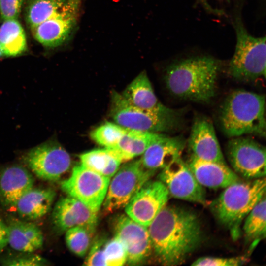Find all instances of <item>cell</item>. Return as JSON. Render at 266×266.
<instances>
[{
  "label": "cell",
  "instance_id": "6da1fadb",
  "mask_svg": "<svg viewBox=\"0 0 266 266\" xmlns=\"http://www.w3.org/2000/svg\"><path fill=\"white\" fill-rule=\"evenodd\" d=\"M147 228L153 251L165 265L183 262L202 239L197 215L179 206L166 205Z\"/></svg>",
  "mask_w": 266,
  "mask_h": 266
},
{
  "label": "cell",
  "instance_id": "7a4b0ae2",
  "mask_svg": "<svg viewBox=\"0 0 266 266\" xmlns=\"http://www.w3.org/2000/svg\"><path fill=\"white\" fill-rule=\"evenodd\" d=\"M220 65L209 57L189 58L170 66L165 82L168 91L179 98L207 102L214 96Z\"/></svg>",
  "mask_w": 266,
  "mask_h": 266
},
{
  "label": "cell",
  "instance_id": "3957f363",
  "mask_svg": "<svg viewBox=\"0 0 266 266\" xmlns=\"http://www.w3.org/2000/svg\"><path fill=\"white\" fill-rule=\"evenodd\" d=\"M265 97L243 90L229 95L221 109L220 122L224 133L233 138L246 134L266 135Z\"/></svg>",
  "mask_w": 266,
  "mask_h": 266
},
{
  "label": "cell",
  "instance_id": "277c9868",
  "mask_svg": "<svg viewBox=\"0 0 266 266\" xmlns=\"http://www.w3.org/2000/svg\"><path fill=\"white\" fill-rule=\"evenodd\" d=\"M265 177L238 181L224 188L212 202L211 210L218 221L230 232L233 238L240 234L242 221L265 195Z\"/></svg>",
  "mask_w": 266,
  "mask_h": 266
},
{
  "label": "cell",
  "instance_id": "5b68a950",
  "mask_svg": "<svg viewBox=\"0 0 266 266\" xmlns=\"http://www.w3.org/2000/svg\"><path fill=\"white\" fill-rule=\"evenodd\" d=\"M110 116L115 123L128 129L155 133L175 130L181 125L180 112L163 104L152 109L135 107L121 94L113 91Z\"/></svg>",
  "mask_w": 266,
  "mask_h": 266
},
{
  "label": "cell",
  "instance_id": "8992f818",
  "mask_svg": "<svg viewBox=\"0 0 266 266\" xmlns=\"http://www.w3.org/2000/svg\"><path fill=\"white\" fill-rule=\"evenodd\" d=\"M237 42L229 65V73L233 78L251 81L266 76V37H254L242 23L235 24Z\"/></svg>",
  "mask_w": 266,
  "mask_h": 266
},
{
  "label": "cell",
  "instance_id": "52a82bcc",
  "mask_svg": "<svg viewBox=\"0 0 266 266\" xmlns=\"http://www.w3.org/2000/svg\"><path fill=\"white\" fill-rule=\"evenodd\" d=\"M110 180L103 202L104 211L112 213L125 208L155 171L146 168L140 159L127 162Z\"/></svg>",
  "mask_w": 266,
  "mask_h": 266
},
{
  "label": "cell",
  "instance_id": "ba28073f",
  "mask_svg": "<svg viewBox=\"0 0 266 266\" xmlns=\"http://www.w3.org/2000/svg\"><path fill=\"white\" fill-rule=\"evenodd\" d=\"M110 178L87 168L82 164L74 166L61 187L68 196L79 200L98 213L104 200Z\"/></svg>",
  "mask_w": 266,
  "mask_h": 266
},
{
  "label": "cell",
  "instance_id": "9c48e42d",
  "mask_svg": "<svg viewBox=\"0 0 266 266\" xmlns=\"http://www.w3.org/2000/svg\"><path fill=\"white\" fill-rule=\"evenodd\" d=\"M23 160L39 178L57 181L70 168L71 160L65 149L56 141H49L28 152Z\"/></svg>",
  "mask_w": 266,
  "mask_h": 266
},
{
  "label": "cell",
  "instance_id": "30bf717a",
  "mask_svg": "<svg viewBox=\"0 0 266 266\" xmlns=\"http://www.w3.org/2000/svg\"><path fill=\"white\" fill-rule=\"evenodd\" d=\"M228 160L238 175L250 179L264 178L266 175V149L248 137H233L227 146Z\"/></svg>",
  "mask_w": 266,
  "mask_h": 266
},
{
  "label": "cell",
  "instance_id": "8fae6325",
  "mask_svg": "<svg viewBox=\"0 0 266 266\" xmlns=\"http://www.w3.org/2000/svg\"><path fill=\"white\" fill-rule=\"evenodd\" d=\"M159 179L172 197L202 204L205 203V192L203 186L197 181L181 157L161 169Z\"/></svg>",
  "mask_w": 266,
  "mask_h": 266
},
{
  "label": "cell",
  "instance_id": "7c38bea8",
  "mask_svg": "<svg viewBox=\"0 0 266 266\" xmlns=\"http://www.w3.org/2000/svg\"><path fill=\"white\" fill-rule=\"evenodd\" d=\"M169 194L160 180L145 183L125 208L127 216L137 223L148 227L166 205Z\"/></svg>",
  "mask_w": 266,
  "mask_h": 266
},
{
  "label": "cell",
  "instance_id": "4fadbf2b",
  "mask_svg": "<svg viewBox=\"0 0 266 266\" xmlns=\"http://www.w3.org/2000/svg\"><path fill=\"white\" fill-rule=\"evenodd\" d=\"M114 232L126 248V262L129 265L142 262L151 254L153 249L147 227L122 215L116 219Z\"/></svg>",
  "mask_w": 266,
  "mask_h": 266
},
{
  "label": "cell",
  "instance_id": "5bb4252c",
  "mask_svg": "<svg viewBox=\"0 0 266 266\" xmlns=\"http://www.w3.org/2000/svg\"><path fill=\"white\" fill-rule=\"evenodd\" d=\"M98 213L79 200L67 196L55 204L52 213V223L59 232H66L73 227L82 226L95 229Z\"/></svg>",
  "mask_w": 266,
  "mask_h": 266
},
{
  "label": "cell",
  "instance_id": "9a60e30c",
  "mask_svg": "<svg viewBox=\"0 0 266 266\" xmlns=\"http://www.w3.org/2000/svg\"><path fill=\"white\" fill-rule=\"evenodd\" d=\"M187 164L202 186L224 189L240 180L238 175L226 163L204 160L192 155Z\"/></svg>",
  "mask_w": 266,
  "mask_h": 266
},
{
  "label": "cell",
  "instance_id": "2e32d148",
  "mask_svg": "<svg viewBox=\"0 0 266 266\" xmlns=\"http://www.w3.org/2000/svg\"><path fill=\"white\" fill-rule=\"evenodd\" d=\"M188 145L200 159L226 163L212 123L205 118L196 120L192 127Z\"/></svg>",
  "mask_w": 266,
  "mask_h": 266
},
{
  "label": "cell",
  "instance_id": "e0dca14e",
  "mask_svg": "<svg viewBox=\"0 0 266 266\" xmlns=\"http://www.w3.org/2000/svg\"><path fill=\"white\" fill-rule=\"evenodd\" d=\"M185 144L182 136L164 134L147 148L140 159L146 168L155 171L161 170L181 157Z\"/></svg>",
  "mask_w": 266,
  "mask_h": 266
},
{
  "label": "cell",
  "instance_id": "ac0fdd59",
  "mask_svg": "<svg viewBox=\"0 0 266 266\" xmlns=\"http://www.w3.org/2000/svg\"><path fill=\"white\" fill-rule=\"evenodd\" d=\"M34 180L24 167L13 165L0 172V202L5 207H15L26 193L33 187Z\"/></svg>",
  "mask_w": 266,
  "mask_h": 266
},
{
  "label": "cell",
  "instance_id": "d6986e66",
  "mask_svg": "<svg viewBox=\"0 0 266 266\" xmlns=\"http://www.w3.org/2000/svg\"><path fill=\"white\" fill-rule=\"evenodd\" d=\"M76 13L61 15L31 28L34 38L42 45L55 47L64 43L75 25Z\"/></svg>",
  "mask_w": 266,
  "mask_h": 266
},
{
  "label": "cell",
  "instance_id": "ffe728a7",
  "mask_svg": "<svg viewBox=\"0 0 266 266\" xmlns=\"http://www.w3.org/2000/svg\"><path fill=\"white\" fill-rule=\"evenodd\" d=\"M8 244L19 252H33L43 245L44 238L39 228L24 220L13 218L7 224Z\"/></svg>",
  "mask_w": 266,
  "mask_h": 266
},
{
  "label": "cell",
  "instance_id": "44dd1931",
  "mask_svg": "<svg viewBox=\"0 0 266 266\" xmlns=\"http://www.w3.org/2000/svg\"><path fill=\"white\" fill-rule=\"evenodd\" d=\"M56 196L51 188H33L22 196L15 208L23 220L33 221L42 218L51 210Z\"/></svg>",
  "mask_w": 266,
  "mask_h": 266
},
{
  "label": "cell",
  "instance_id": "7402d4cb",
  "mask_svg": "<svg viewBox=\"0 0 266 266\" xmlns=\"http://www.w3.org/2000/svg\"><path fill=\"white\" fill-rule=\"evenodd\" d=\"M78 0H29L26 19L30 28L54 17L76 13Z\"/></svg>",
  "mask_w": 266,
  "mask_h": 266
},
{
  "label": "cell",
  "instance_id": "603a6c76",
  "mask_svg": "<svg viewBox=\"0 0 266 266\" xmlns=\"http://www.w3.org/2000/svg\"><path fill=\"white\" fill-rule=\"evenodd\" d=\"M164 134L127 129L119 142L106 148L111 151L121 161L125 163L141 155L147 148Z\"/></svg>",
  "mask_w": 266,
  "mask_h": 266
},
{
  "label": "cell",
  "instance_id": "cb8c5ba5",
  "mask_svg": "<svg viewBox=\"0 0 266 266\" xmlns=\"http://www.w3.org/2000/svg\"><path fill=\"white\" fill-rule=\"evenodd\" d=\"M121 94L128 103L139 108L152 109L162 104L145 71L139 73Z\"/></svg>",
  "mask_w": 266,
  "mask_h": 266
},
{
  "label": "cell",
  "instance_id": "d4e9b609",
  "mask_svg": "<svg viewBox=\"0 0 266 266\" xmlns=\"http://www.w3.org/2000/svg\"><path fill=\"white\" fill-rule=\"evenodd\" d=\"M27 47L24 30L17 19L3 21L0 27V49L3 55L16 56Z\"/></svg>",
  "mask_w": 266,
  "mask_h": 266
},
{
  "label": "cell",
  "instance_id": "484cf974",
  "mask_svg": "<svg viewBox=\"0 0 266 266\" xmlns=\"http://www.w3.org/2000/svg\"><path fill=\"white\" fill-rule=\"evenodd\" d=\"M80 164L102 176L111 178L122 163L110 150L103 148L94 149L81 154Z\"/></svg>",
  "mask_w": 266,
  "mask_h": 266
},
{
  "label": "cell",
  "instance_id": "4316f807",
  "mask_svg": "<svg viewBox=\"0 0 266 266\" xmlns=\"http://www.w3.org/2000/svg\"><path fill=\"white\" fill-rule=\"evenodd\" d=\"M245 238L254 245L266 237V197L259 200L245 218L243 226Z\"/></svg>",
  "mask_w": 266,
  "mask_h": 266
},
{
  "label": "cell",
  "instance_id": "83f0119b",
  "mask_svg": "<svg viewBox=\"0 0 266 266\" xmlns=\"http://www.w3.org/2000/svg\"><path fill=\"white\" fill-rule=\"evenodd\" d=\"M95 229L78 226L66 232V242L69 249L79 257L84 256L92 245Z\"/></svg>",
  "mask_w": 266,
  "mask_h": 266
},
{
  "label": "cell",
  "instance_id": "f1b7e54d",
  "mask_svg": "<svg viewBox=\"0 0 266 266\" xmlns=\"http://www.w3.org/2000/svg\"><path fill=\"white\" fill-rule=\"evenodd\" d=\"M126 131V128L115 122H107L93 130L90 136L98 145L109 148L119 142Z\"/></svg>",
  "mask_w": 266,
  "mask_h": 266
},
{
  "label": "cell",
  "instance_id": "f546056e",
  "mask_svg": "<svg viewBox=\"0 0 266 266\" xmlns=\"http://www.w3.org/2000/svg\"><path fill=\"white\" fill-rule=\"evenodd\" d=\"M103 253L105 266H120L127 262L126 248L123 243L115 236L105 241Z\"/></svg>",
  "mask_w": 266,
  "mask_h": 266
},
{
  "label": "cell",
  "instance_id": "4dcf8cb0",
  "mask_svg": "<svg viewBox=\"0 0 266 266\" xmlns=\"http://www.w3.org/2000/svg\"><path fill=\"white\" fill-rule=\"evenodd\" d=\"M20 254L12 255L1 261L3 266H46L49 262L33 252H20Z\"/></svg>",
  "mask_w": 266,
  "mask_h": 266
},
{
  "label": "cell",
  "instance_id": "1f68e13d",
  "mask_svg": "<svg viewBox=\"0 0 266 266\" xmlns=\"http://www.w3.org/2000/svg\"><path fill=\"white\" fill-rule=\"evenodd\" d=\"M248 259L246 256L231 258L206 256L198 258L194 261L191 265L195 266H239L247 263Z\"/></svg>",
  "mask_w": 266,
  "mask_h": 266
},
{
  "label": "cell",
  "instance_id": "d6a6232c",
  "mask_svg": "<svg viewBox=\"0 0 266 266\" xmlns=\"http://www.w3.org/2000/svg\"><path fill=\"white\" fill-rule=\"evenodd\" d=\"M105 241L102 238L98 239L92 244L90 251L84 262V265L105 266L103 253Z\"/></svg>",
  "mask_w": 266,
  "mask_h": 266
},
{
  "label": "cell",
  "instance_id": "836d02e7",
  "mask_svg": "<svg viewBox=\"0 0 266 266\" xmlns=\"http://www.w3.org/2000/svg\"><path fill=\"white\" fill-rule=\"evenodd\" d=\"M24 0H0V15L3 21L17 19Z\"/></svg>",
  "mask_w": 266,
  "mask_h": 266
},
{
  "label": "cell",
  "instance_id": "e575fe53",
  "mask_svg": "<svg viewBox=\"0 0 266 266\" xmlns=\"http://www.w3.org/2000/svg\"><path fill=\"white\" fill-rule=\"evenodd\" d=\"M8 244V231L6 224L0 217V255Z\"/></svg>",
  "mask_w": 266,
  "mask_h": 266
},
{
  "label": "cell",
  "instance_id": "d590c367",
  "mask_svg": "<svg viewBox=\"0 0 266 266\" xmlns=\"http://www.w3.org/2000/svg\"><path fill=\"white\" fill-rule=\"evenodd\" d=\"M2 56H3V54H2L1 51V50L0 49V57H1Z\"/></svg>",
  "mask_w": 266,
  "mask_h": 266
}]
</instances>
